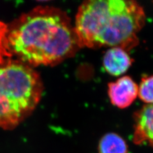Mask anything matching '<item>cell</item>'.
<instances>
[{"label": "cell", "mask_w": 153, "mask_h": 153, "mask_svg": "<svg viewBox=\"0 0 153 153\" xmlns=\"http://www.w3.org/2000/svg\"><path fill=\"white\" fill-rule=\"evenodd\" d=\"M4 38L10 53L29 66L57 65L79 47L67 14L49 6L23 14L7 27Z\"/></svg>", "instance_id": "obj_1"}, {"label": "cell", "mask_w": 153, "mask_h": 153, "mask_svg": "<svg viewBox=\"0 0 153 153\" xmlns=\"http://www.w3.org/2000/svg\"><path fill=\"white\" fill-rule=\"evenodd\" d=\"M145 22V12L137 1L89 0L78 8L74 27L79 47L128 51L138 45V33Z\"/></svg>", "instance_id": "obj_2"}, {"label": "cell", "mask_w": 153, "mask_h": 153, "mask_svg": "<svg viewBox=\"0 0 153 153\" xmlns=\"http://www.w3.org/2000/svg\"><path fill=\"white\" fill-rule=\"evenodd\" d=\"M43 91L40 76L19 60L0 63V128L11 130L34 111Z\"/></svg>", "instance_id": "obj_3"}, {"label": "cell", "mask_w": 153, "mask_h": 153, "mask_svg": "<svg viewBox=\"0 0 153 153\" xmlns=\"http://www.w3.org/2000/svg\"><path fill=\"white\" fill-rule=\"evenodd\" d=\"M108 94L111 103L119 108H125L138 96V85L130 76H124L108 84Z\"/></svg>", "instance_id": "obj_4"}, {"label": "cell", "mask_w": 153, "mask_h": 153, "mask_svg": "<svg viewBox=\"0 0 153 153\" xmlns=\"http://www.w3.org/2000/svg\"><path fill=\"white\" fill-rule=\"evenodd\" d=\"M135 126L133 142L137 146L147 144L152 146L153 107L152 104H146L134 115Z\"/></svg>", "instance_id": "obj_5"}, {"label": "cell", "mask_w": 153, "mask_h": 153, "mask_svg": "<svg viewBox=\"0 0 153 153\" xmlns=\"http://www.w3.org/2000/svg\"><path fill=\"white\" fill-rule=\"evenodd\" d=\"M133 62L128 52L119 47H112L104 55L103 64L107 73L119 76L130 68Z\"/></svg>", "instance_id": "obj_6"}, {"label": "cell", "mask_w": 153, "mask_h": 153, "mask_svg": "<svg viewBox=\"0 0 153 153\" xmlns=\"http://www.w3.org/2000/svg\"><path fill=\"white\" fill-rule=\"evenodd\" d=\"M98 153H128L126 141L118 134L108 133L100 139L98 146Z\"/></svg>", "instance_id": "obj_7"}, {"label": "cell", "mask_w": 153, "mask_h": 153, "mask_svg": "<svg viewBox=\"0 0 153 153\" xmlns=\"http://www.w3.org/2000/svg\"><path fill=\"white\" fill-rule=\"evenodd\" d=\"M152 76H143L138 86V96L140 99L146 104H152Z\"/></svg>", "instance_id": "obj_8"}]
</instances>
